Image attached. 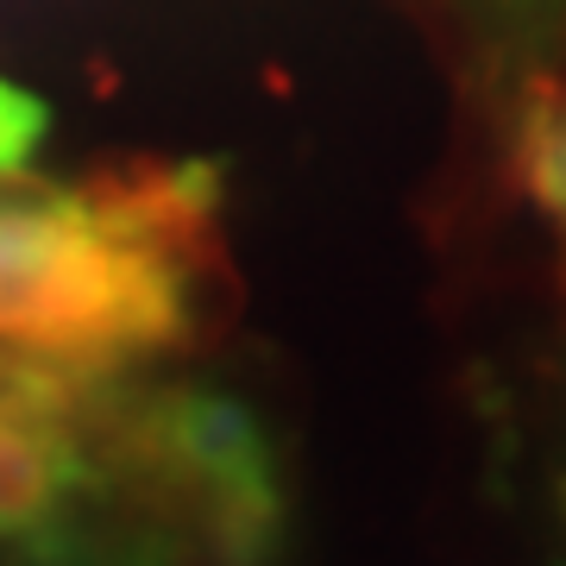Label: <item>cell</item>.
<instances>
[{
	"mask_svg": "<svg viewBox=\"0 0 566 566\" xmlns=\"http://www.w3.org/2000/svg\"><path fill=\"white\" fill-rule=\"evenodd\" d=\"M102 390L0 371V560L107 566Z\"/></svg>",
	"mask_w": 566,
	"mask_h": 566,
	"instance_id": "7a4b0ae2",
	"label": "cell"
},
{
	"mask_svg": "<svg viewBox=\"0 0 566 566\" xmlns=\"http://www.w3.org/2000/svg\"><path fill=\"white\" fill-rule=\"evenodd\" d=\"M523 177L535 189V202L566 214V102H542L528 114V133H523Z\"/></svg>",
	"mask_w": 566,
	"mask_h": 566,
	"instance_id": "3957f363",
	"label": "cell"
},
{
	"mask_svg": "<svg viewBox=\"0 0 566 566\" xmlns=\"http://www.w3.org/2000/svg\"><path fill=\"white\" fill-rule=\"evenodd\" d=\"M44 126H51V114H44L39 95L0 76V182H20L25 177L32 151L44 145Z\"/></svg>",
	"mask_w": 566,
	"mask_h": 566,
	"instance_id": "277c9868",
	"label": "cell"
},
{
	"mask_svg": "<svg viewBox=\"0 0 566 566\" xmlns=\"http://www.w3.org/2000/svg\"><path fill=\"white\" fill-rule=\"evenodd\" d=\"M189 170L88 196L0 182V371L107 385L189 334L182 245L208 202Z\"/></svg>",
	"mask_w": 566,
	"mask_h": 566,
	"instance_id": "6da1fadb",
	"label": "cell"
}]
</instances>
